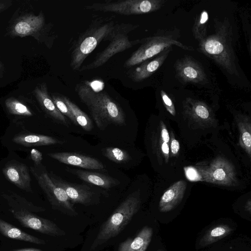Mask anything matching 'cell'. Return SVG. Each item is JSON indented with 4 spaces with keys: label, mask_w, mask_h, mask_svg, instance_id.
<instances>
[{
    "label": "cell",
    "mask_w": 251,
    "mask_h": 251,
    "mask_svg": "<svg viewBox=\"0 0 251 251\" xmlns=\"http://www.w3.org/2000/svg\"><path fill=\"white\" fill-rule=\"evenodd\" d=\"M152 229L144 226L133 239H128L122 242L118 251H146L151 241Z\"/></svg>",
    "instance_id": "obj_21"
},
{
    "label": "cell",
    "mask_w": 251,
    "mask_h": 251,
    "mask_svg": "<svg viewBox=\"0 0 251 251\" xmlns=\"http://www.w3.org/2000/svg\"><path fill=\"white\" fill-rule=\"evenodd\" d=\"M8 112L11 114L21 116H31L32 113L24 103L14 98H9L5 101Z\"/></svg>",
    "instance_id": "obj_28"
},
{
    "label": "cell",
    "mask_w": 251,
    "mask_h": 251,
    "mask_svg": "<svg viewBox=\"0 0 251 251\" xmlns=\"http://www.w3.org/2000/svg\"><path fill=\"white\" fill-rule=\"evenodd\" d=\"M2 196L7 201L10 208L24 209L33 213L42 212L46 210L44 207L34 205L15 193H4Z\"/></svg>",
    "instance_id": "obj_25"
},
{
    "label": "cell",
    "mask_w": 251,
    "mask_h": 251,
    "mask_svg": "<svg viewBox=\"0 0 251 251\" xmlns=\"http://www.w3.org/2000/svg\"><path fill=\"white\" fill-rule=\"evenodd\" d=\"M34 94L43 110L52 118L68 126L67 119L58 110L49 94L47 85L42 83L34 90Z\"/></svg>",
    "instance_id": "obj_19"
},
{
    "label": "cell",
    "mask_w": 251,
    "mask_h": 251,
    "mask_svg": "<svg viewBox=\"0 0 251 251\" xmlns=\"http://www.w3.org/2000/svg\"><path fill=\"white\" fill-rule=\"evenodd\" d=\"M173 45L185 50H194L192 47L183 45L171 36L161 35L150 37L144 39L141 46L126 60L124 66L126 68H130L141 64Z\"/></svg>",
    "instance_id": "obj_8"
},
{
    "label": "cell",
    "mask_w": 251,
    "mask_h": 251,
    "mask_svg": "<svg viewBox=\"0 0 251 251\" xmlns=\"http://www.w3.org/2000/svg\"><path fill=\"white\" fill-rule=\"evenodd\" d=\"M30 171L46 194L52 209L68 216L78 215L66 192L53 183L41 163L31 167Z\"/></svg>",
    "instance_id": "obj_5"
},
{
    "label": "cell",
    "mask_w": 251,
    "mask_h": 251,
    "mask_svg": "<svg viewBox=\"0 0 251 251\" xmlns=\"http://www.w3.org/2000/svg\"><path fill=\"white\" fill-rule=\"evenodd\" d=\"M5 72V68L4 66V64L1 60L0 57V78H2L3 76L4 73Z\"/></svg>",
    "instance_id": "obj_39"
},
{
    "label": "cell",
    "mask_w": 251,
    "mask_h": 251,
    "mask_svg": "<svg viewBox=\"0 0 251 251\" xmlns=\"http://www.w3.org/2000/svg\"><path fill=\"white\" fill-rule=\"evenodd\" d=\"M208 19L207 12L203 11L195 21L193 27V32L196 39L199 41L206 36V23Z\"/></svg>",
    "instance_id": "obj_30"
},
{
    "label": "cell",
    "mask_w": 251,
    "mask_h": 251,
    "mask_svg": "<svg viewBox=\"0 0 251 251\" xmlns=\"http://www.w3.org/2000/svg\"><path fill=\"white\" fill-rule=\"evenodd\" d=\"M232 39L231 28L225 20L218 24L214 34L205 36L199 41L200 49L228 73L238 75Z\"/></svg>",
    "instance_id": "obj_2"
},
{
    "label": "cell",
    "mask_w": 251,
    "mask_h": 251,
    "mask_svg": "<svg viewBox=\"0 0 251 251\" xmlns=\"http://www.w3.org/2000/svg\"><path fill=\"white\" fill-rule=\"evenodd\" d=\"M30 156L34 164L38 165L41 163L43 159L42 154L38 150L33 149L30 151Z\"/></svg>",
    "instance_id": "obj_37"
},
{
    "label": "cell",
    "mask_w": 251,
    "mask_h": 251,
    "mask_svg": "<svg viewBox=\"0 0 251 251\" xmlns=\"http://www.w3.org/2000/svg\"><path fill=\"white\" fill-rule=\"evenodd\" d=\"M13 141L17 144L25 147L62 144L64 143L62 141L49 136L32 133L17 135L14 137Z\"/></svg>",
    "instance_id": "obj_23"
},
{
    "label": "cell",
    "mask_w": 251,
    "mask_h": 251,
    "mask_svg": "<svg viewBox=\"0 0 251 251\" xmlns=\"http://www.w3.org/2000/svg\"><path fill=\"white\" fill-rule=\"evenodd\" d=\"M45 17L41 11L38 15L25 13L17 16L8 29L11 36H32L38 42H43V35L47 29Z\"/></svg>",
    "instance_id": "obj_10"
},
{
    "label": "cell",
    "mask_w": 251,
    "mask_h": 251,
    "mask_svg": "<svg viewBox=\"0 0 251 251\" xmlns=\"http://www.w3.org/2000/svg\"><path fill=\"white\" fill-rule=\"evenodd\" d=\"M160 129V136L161 140L165 143H169L170 138L168 131L164 123L161 120L159 124Z\"/></svg>",
    "instance_id": "obj_36"
},
{
    "label": "cell",
    "mask_w": 251,
    "mask_h": 251,
    "mask_svg": "<svg viewBox=\"0 0 251 251\" xmlns=\"http://www.w3.org/2000/svg\"><path fill=\"white\" fill-rule=\"evenodd\" d=\"M48 155L62 163L84 169L101 170L104 167L102 162L97 159L81 154L61 152L48 153Z\"/></svg>",
    "instance_id": "obj_16"
},
{
    "label": "cell",
    "mask_w": 251,
    "mask_h": 251,
    "mask_svg": "<svg viewBox=\"0 0 251 251\" xmlns=\"http://www.w3.org/2000/svg\"><path fill=\"white\" fill-rule=\"evenodd\" d=\"M176 75L184 82L204 83L206 75L202 67L190 57L178 60L175 65Z\"/></svg>",
    "instance_id": "obj_14"
},
{
    "label": "cell",
    "mask_w": 251,
    "mask_h": 251,
    "mask_svg": "<svg viewBox=\"0 0 251 251\" xmlns=\"http://www.w3.org/2000/svg\"><path fill=\"white\" fill-rule=\"evenodd\" d=\"M170 139V149L172 156H176L177 155L180 149V145L178 140L175 138L174 133L172 132H171Z\"/></svg>",
    "instance_id": "obj_35"
},
{
    "label": "cell",
    "mask_w": 251,
    "mask_h": 251,
    "mask_svg": "<svg viewBox=\"0 0 251 251\" xmlns=\"http://www.w3.org/2000/svg\"><path fill=\"white\" fill-rule=\"evenodd\" d=\"M68 171L79 179L103 188L109 189L120 183L117 179L100 173L79 169H68Z\"/></svg>",
    "instance_id": "obj_20"
},
{
    "label": "cell",
    "mask_w": 251,
    "mask_h": 251,
    "mask_svg": "<svg viewBox=\"0 0 251 251\" xmlns=\"http://www.w3.org/2000/svg\"><path fill=\"white\" fill-rule=\"evenodd\" d=\"M75 91L87 106L100 129L103 130L111 124L125 125V115L123 109L108 95L96 92L87 84L83 83L76 86Z\"/></svg>",
    "instance_id": "obj_1"
},
{
    "label": "cell",
    "mask_w": 251,
    "mask_h": 251,
    "mask_svg": "<svg viewBox=\"0 0 251 251\" xmlns=\"http://www.w3.org/2000/svg\"><path fill=\"white\" fill-rule=\"evenodd\" d=\"M183 114L193 124L201 127H209L216 124L211 108L200 100L186 98L183 102Z\"/></svg>",
    "instance_id": "obj_12"
},
{
    "label": "cell",
    "mask_w": 251,
    "mask_h": 251,
    "mask_svg": "<svg viewBox=\"0 0 251 251\" xmlns=\"http://www.w3.org/2000/svg\"><path fill=\"white\" fill-rule=\"evenodd\" d=\"M51 180L62 188L67 194L72 203L88 205L92 204L95 194L86 185H78L64 180L52 172L48 173Z\"/></svg>",
    "instance_id": "obj_13"
},
{
    "label": "cell",
    "mask_w": 251,
    "mask_h": 251,
    "mask_svg": "<svg viewBox=\"0 0 251 251\" xmlns=\"http://www.w3.org/2000/svg\"><path fill=\"white\" fill-rule=\"evenodd\" d=\"M172 47L168 48L154 59L146 60L131 71L129 76L135 82L142 81L151 75L163 64Z\"/></svg>",
    "instance_id": "obj_17"
},
{
    "label": "cell",
    "mask_w": 251,
    "mask_h": 251,
    "mask_svg": "<svg viewBox=\"0 0 251 251\" xmlns=\"http://www.w3.org/2000/svg\"></svg>",
    "instance_id": "obj_41"
},
{
    "label": "cell",
    "mask_w": 251,
    "mask_h": 251,
    "mask_svg": "<svg viewBox=\"0 0 251 251\" xmlns=\"http://www.w3.org/2000/svg\"><path fill=\"white\" fill-rule=\"evenodd\" d=\"M160 93L163 102L166 110L172 115L175 116L176 115V109L172 100L163 90H161Z\"/></svg>",
    "instance_id": "obj_34"
},
{
    "label": "cell",
    "mask_w": 251,
    "mask_h": 251,
    "mask_svg": "<svg viewBox=\"0 0 251 251\" xmlns=\"http://www.w3.org/2000/svg\"><path fill=\"white\" fill-rule=\"evenodd\" d=\"M203 181L225 186H235L238 183L234 166L228 160L217 156L208 163H200L196 167Z\"/></svg>",
    "instance_id": "obj_6"
},
{
    "label": "cell",
    "mask_w": 251,
    "mask_h": 251,
    "mask_svg": "<svg viewBox=\"0 0 251 251\" xmlns=\"http://www.w3.org/2000/svg\"><path fill=\"white\" fill-rule=\"evenodd\" d=\"M231 228L226 225H220L210 228L203 236L201 244L205 246L212 244L227 236L231 232Z\"/></svg>",
    "instance_id": "obj_27"
},
{
    "label": "cell",
    "mask_w": 251,
    "mask_h": 251,
    "mask_svg": "<svg viewBox=\"0 0 251 251\" xmlns=\"http://www.w3.org/2000/svg\"><path fill=\"white\" fill-rule=\"evenodd\" d=\"M104 155L110 160L118 164L125 163L131 159L125 150L116 147H108L104 150Z\"/></svg>",
    "instance_id": "obj_29"
},
{
    "label": "cell",
    "mask_w": 251,
    "mask_h": 251,
    "mask_svg": "<svg viewBox=\"0 0 251 251\" xmlns=\"http://www.w3.org/2000/svg\"><path fill=\"white\" fill-rule=\"evenodd\" d=\"M141 200L138 192L129 195L102 225L92 249L97 248L121 233L138 212Z\"/></svg>",
    "instance_id": "obj_4"
},
{
    "label": "cell",
    "mask_w": 251,
    "mask_h": 251,
    "mask_svg": "<svg viewBox=\"0 0 251 251\" xmlns=\"http://www.w3.org/2000/svg\"><path fill=\"white\" fill-rule=\"evenodd\" d=\"M152 144L155 150L157 151V155L158 158L159 154L163 155L166 163L169 161L170 155V149L168 143L163 141L160 138L157 141L153 137Z\"/></svg>",
    "instance_id": "obj_32"
},
{
    "label": "cell",
    "mask_w": 251,
    "mask_h": 251,
    "mask_svg": "<svg viewBox=\"0 0 251 251\" xmlns=\"http://www.w3.org/2000/svg\"><path fill=\"white\" fill-rule=\"evenodd\" d=\"M9 211L23 226L53 237L65 235L64 230L50 220L40 217L33 212L21 209L10 208Z\"/></svg>",
    "instance_id": "obj_11"
},
{
    "label": "cell",
    "mask_w": 251,
    "mask_h": 251,
    "mask_svg": "<svg viewBox=\"0 0 251 251\" xmlns=\"http://www.w3.org/2000/svg\"><path fill=\"white\" fill-rule=\"evenodd\" d=\"M12 5L11 0H0V13L9 8Z\"/></svg>",
    "instance_id": "obj_38"
},
{
    "label": "cell",
    "mask_w": 251,
    "mask_h": 251,
    "mask_svg": "<svg viewBox=\"0 0 251 251\" xmlns=\"http://www.w3.org/2000/svg\"><path fill=\"white\" fill-rule=\"evenodd\" d=\"M239 131V144L250 157L251 155V123L249 117L239 115L236 117Z\"/></svg>",
    "instance_id": "obj_24"
},
{
    "label": "cell",
    "mask_w": 251,
    "mask_h": 251,
    "mask_svg": "<svg viewBox=\"0 0 251 251\" xmlns=\"http://www.w3.org/2000/svg\"><path fill=\"white\" fill-rule=\"evenodd\" d=\"M137 26V25L130 24H117L114 33L107 48L102 51L99 53L93 62L82 67L80 71L93 69L101 66L110 57L118 52L123 51L143 42L144 39L129 40L127 35L129 32L134 29Z\"/></svg>",
    "instance_id": "obj_7"
},
{
    "label": "cell",
    "mask_w": 251,
    "mask_h": 251,
    "mask_svg": "<svg viewBox=\"0 0 251 251\" xmlns=\"http://www.w3.org/2000/svg\"><path fill=\"white\" fill-rule=\"evenodd\" d=\"M50 96L55 106L61 114L64 116H67L75 125H78L74 116L63 100L61 95L53 93L51 94Z\"/></svg>",
    "instance_id": "obj_31"
},
{
    "label": "cell",
    "mask_w": 251,
    "mask_h": 251,
    "mask_svg": "<svg viewBox=\"0 0 251 251\" xmlns=\"http://www.w3.org/2000/svg\"><path fill=\"white\" fill-rule=\"evenodd\" d=\"M185 176L187 179L191 181H203L202 177L196 169L193 166H187L184 167Z\"/></svg>",
    "instance_id": "obj_33"
},
{
    "label": "cell",
    "mask_w": 251,
    "mask_h": 251,
    "mask_svg": "<svg viewBox=\"0 0 251 251\" xmlns=\"http://www.w3.org/2000/svg\"><path fill=\"white\" fill-rule=\"evenodd\" d=\"M13 251H43L42 250L35 249V248H25L19 250H17Z\"/></svg>",
    "instance_id": "obj_40"
},
{
    "label": "cell",
    "mask_w": 251,
    "mask_h": 251,
    "mask_svg": "<svg viewBox=\"0 0 251 251\" xmlns=\"http://www.w3.org/2000/svg\"><path fill=\"white\" fill-rule=\"evenodd\" d=\"M116 26L112 17H98L93 20L73 47L70 63L72 70L80 71L85 58L97 45L102 41L111 40Z\"/></svg>",
    "instance_id": "obj_3"
},
{
    "label": "cell",
    "mask_w": 251,
    "mask_h": 251,
    "mask_svg": "<svg viewBox=\"0 0 251 251\" xmlns=\"http://www.w3.org/2000/svg\"><path fill=\"white\" fill-rule=\"evenodd\" d=\"M61 97L74 116L77 125L87 131H91L93 128L94 126L89 116L68 98L62 95Z\"/></svg>",
    "instance_id": "obj_26"
},
{
    "label": "cell",
    "mask_w": 251,
    "mask_h": 251,
    "mask_svg": "<svg viewBox=\"0 0 251 251\" xmlns=\"http://www.w3.org/2000/svg\"><path fill=\"white\" fill-rule=\"evenodd\" d=\"M165 2L163 0H126L106 1L94 3L85 6L86 9L102 12H114L130 15L154 12L159 9Z\"/></svg>",
    "instance_id": "obj_9"
},
{
    "label": "cell",
    "mask_w": 251,
    "mask_h": 251,
    "mask_svg": "<svg viewBox=\"0 0 251 251\" xmlns=\"http://www.w3.org/2000/svg\"><path fill=\"white\" fill-rule=\"evenodd\" d=\"M187 184L184 180L176 181L171 185L161 196L159 209L162 212H167L176 207L182 201Z\"/></svg>",
    "instance_id": "obj_18"
},
{
    "label": "cell",
    "mask_w": 251,
    "mask_h": 251,
    "mask_svg": "<svg viewBox=\"0 0 251 251\" xmlns=\"http://www.w3.org/2000/svg\"><path fill=\"white\" fill-rule=\"evenodd\" d=\"M0 233L6 237L15 240L38 245L46 244L44 240L24 232L1 218H0Z\"/></svg>",
    "instance_id": "obj_22"
},
{
    "label": "cell",
    "mask_w": 251,
    "mask_h": 251,
    "mask_svg": "<svg viewBox=\"0 0 251 251\" xmlns=\"http://www.w3.org/2000/svg\"><path fill=\"white\" fill-rule=\"evenodd\" d=\"M2 172L7 179L17 187L26 192H32L29 170L25 164L10 161L4 166Z\"/></svg>",
    "instance_id": "obj_15"
}]
</instances>
